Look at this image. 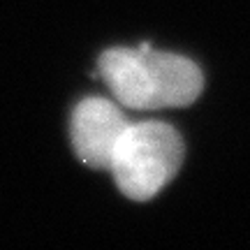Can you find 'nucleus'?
<instances>
[{"label": "nucleus", "mask_w": 250, "mask_h": 250, "mask_svg": "<svg viewBox=\"0 0 250 250\" xmlns=\"http://www.w3.org/2000/svg\"><path fill=\"white\" fill-rule=\"evenodd\" d=\"M98 67L114 100L127 109L188 107L204 88V74L190 58L148 44L109 49L100 56Z\"/></svg>", "instance_id": "nucleus-1"}, {"label": "nucleus", "mask_w": 250, "mask_h": 250, "mask_svg": "<svg viewBox=\"0 0 250 250\" xmlns=\"http://www.w3.org/2000/svg\"><path fill=\"white\" fill-rule=\"evenodd\" d=\"M183 139L167 123H130L116 146L111 176L127 199L146 202L167 186L183 165Z\"/></svg>", "instance_id": "nucleus-2"}, {"label": "nucleus", "mask_w": 250, "mask_h": 250, "mask_svg": "<svg viewBox=\"0 0 250 250\" xmlns=\"http://www.w3.org/2000/svg\"><path fill=\"white\" fill-rule=\"evenodd\" d=\"M130 121L116 102L104 98L81 100L72 114V148L86 167L109 169L116 146Z\"/></svg>", "instance_id": "nucleus-3"}]
</instances>
